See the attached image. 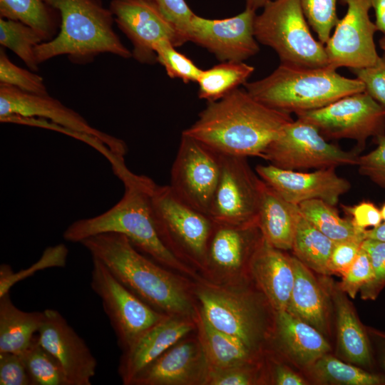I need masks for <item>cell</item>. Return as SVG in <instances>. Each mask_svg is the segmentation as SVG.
I'll use <instances>...</instances> for the list:
<instances>
[{"instance_id": "40", "label": "cell", "mask_w": 385, "mask_h": 385, "mask_svg": "<svg viewBox=\"0 0 385 385\" xmlns=\"http://www.w3.org/2000/svg\"><path fill=\"white\" fill-rule=\"evenodd\" d=\"M300 3L309 25L325 44L339 20L337 0H300Z\"/></svg>"}, {"instance_id": "12", "label": "cell", "mask_w": 385, "mask_h": 385, "mask_svg": "<svg viewBox=\"0 0 385 385\" xmlns=\"http://www.w3.org/2000/svg\"><path fill=\"white\" fill-rule=\"evenodd\" d=\"M220 174V155L182 133L169 185L192 207L208 215Z\"/></svg>"}, {"instance_id": "7", "label": "cell", "mask_w": 385, "mask_h": 385, "mask_svg": "<svg viewBox=\"0 0 385 385\" xmlns=\"http://www.w3.org/2000/svg\"><path fill=\"white\" fill-rule=\"evenodd\" d=\"M150 201L154 222L165 246L180 259L205 263L215 224L212 218L180 200L170 185L155 184Z\"/></svg>"}, {"instance_id": "3", "label": "cell", "mask_w": 385, "mask_h": 385, "mask_svg": "<svg viewBox=\"0 0 385 385\" xmlns=\"http://www.w3.org/2000/svg\"><path fill=\"white\" fill-rule=\"evenodd\" d=\"M121 199L98 215L78 220L63 232L65 240L81 242L102 233L125 235L140 252L164 266L181 272L190 270L162 241L153 216L150 195L155 183L145 175H135L123 183Z\"/></svg>"}, {"instance_id": "36", "label": "cell", "mask_w": 385, "mask_h": 385, "mask_svg": "<svg viewBox=\"0 0 385 385\" xmlns=\"http://www.w3.org/2000/svg\"><path fill=\"white\" fill-rule=\"evenodd\" d=\"M20 354L34 385H69L61 365L40 344L37 334Z\"/></svg>"}, {"instance_id": "34", "label": "cell", "mask_w": 385, "mask_h": 385, "mask_svg": "<svg viewBox=\"0 0 385 385\" xmlns=\"http://www.w3.org/2000/svg\"><path fill=\"white\" fill-rule=\"evenodd\" d=\"M44 41L43 37L31 26L1 17L0 44L16 54L31 71H37L39 65L34 48Z\"/></svg>"}, {"instance_id": "38", "label": "cell", "mask_w": 385, "mask_h": 385, "mask_svg": "<svg viewBox=\"0 0 385 385\" xmlns=\"http://www.w3.org/2000/svg\"><path fill=\"white\" fill-rule=\"evenodd\" d=\"M154 51L157 62L164 67L170 78L180 79L185 83L197 82L202 69L188 57L178 51L171 41H160L154 46Z\"/></svg>"}, {"instance_id": "44", "label": "cell", "mask_w": 385, "mask_h": 385, "mask_svg": "<svg viewBox=\"0 0 385 385\" xmlns=\"http://www.w3.org/2000/svg\"><path fill=\"white\" fill-rule=\"evenodd\" d=\"M374 140L376 148L366 154L359 155L356 165L361 175L385 189V135Z\"/></svg>"}, {"instance_id": "16", "label": "cell", "mask_w": 385, "mask_h": 385, "mask_svg": "<svg viewBox=\"0 0 385 385\" xmlns=\"http://www.w3.org/2000/svg\"><path fill=\"white\" fill-rule=\"evenodd\" d=\"M10 115L47 119L70 130L92 135L103 142L120 159L128 152L125 143L91 126L78 113L46 95L23 91L0 83V118Z\"/></svg>"}, {"instance_id": "8", "label": "cell", "mask_w": 385, "mask_h": 385, "mask_svg": "<svg viewBox=\"0 0 385 385\" xmlns=\"http://www.w3.org/2000/svg\"><path fill=\"white\" fill-rule=\"evenodd\" d=\"M356 151L330 143L313 124L300 118L288 123L261 158L284 170H303L356 165Z\"/></svg>"}, {"instance_id": "57", "label": "cell", "mask_w": 385, "mask_h": 385, "mask_svg": "<svg viewBox=\"0 0 385 385\" xmlns=\"http://www.w3.org/2000/svg\"><path fill=\"white\" fill-rule=\"evenodd\" d=\"M382 362H383L384 367L385 369V349H384L383 357H382Z\"/></svg>"}, {"instance_id": "51", "label": "cell", "mask_w": 385, "mask_h": 385, "mask_svg": "<svg viewBox=\"0 0 385 385\" xmlns=\"http://www.w3.org/2000/svg\"><path fill=\"white\" fill-rule=\"evenodd\" d=\"M275 382L279 385H304L305 381L299 375L284 366H277L275 371Z\"/></svg>"}, {"instance_id": "4", "label": "cell", "mask_w": 385, "mask_h": 385, "mask_svg": "<svg viewBox=\"0 0 385 385\" xmlns=\"http://www.w3.org/2000/svg\"><path fill=\"white\" fill-rule=\"evenodd\" d=\"M58 13L60 31L52 39L34 48L40 64L52 58L66 55L75 64L92 62L101 53L124 58L132 52L121 42L113 29L114 17L101 0H45Z\"/></svg>"}, {"instance_id": "1", "label": "cell", "mask_w": 385, "mask_h": 385, "mask_svg": "<svg viewBox=\"0 0 385 385\" xmlns=\"http://www.w3.org/2000/svg\"><path fill=\"white\" fill-rule=\"evenodd\" d=\"M293 120L291 113L272 108L238 88L208 102L197 120L182 133L220 155L261 158Z\"/></svg>"}, {"instance_id": "55", "label": "cell", "mask_w": 385, "mask_h": 385, "mask_svg": "<svg viewBox=\"0 0 385 385\" xmlns=\"http://www.w3.org/2000/svg\"><path fill=\"white\" fill-rule=\"evenodd\" d=\"M379 43L381 48L385 51V35H383V36L379 39Z\"/></svg>"}, {"instance_id": "37", "label": "cell", "mask_w": 385, "mask_h": 385, "mask_svg": "<svg viewBox=\"0 0 385 385\" xmlns=\"http://www.w3.org/2000/svg\"><path fill=\"white\" fill-rule=\"evenodd\" d=\"M1 123H16L47 128L65 133L88 144L90 146L98 150L111 163L114 173L120 171L126 167L124 160L120 159L114 155L110 148L98 138L92 135L75 131L73 130H70L54 123L47 119L36 117H26L18 115H10L1 118Z\"/></svg>"}, {"instance_id": "19", "label": "cell", "mask_w": 385, "mask_h": 385, "mask_svg": "<svg viewBox=\"0 0 385 385\" xmlns=\"http://www.w3.org/2000/svg\"><path fill=\"white\" fill-rule=\"evenodd\" d=\"M201 313L216 329L235 337L252 349L262 334L257 307L243 294L216 287L197 291Z\"/></svg>"}, {"instance_id": "22", "label": "cell", "mask_w": 385, "mask_h": 385, "mask_svg": "<svg viewBox=\"0 0 385 385\" xmlns=\"http://www.w3.org/2000/svg\"><path fill=\"white\" fill-rule=\"evenodd\" d=\"M248 264L272 307L276 311L287 310L294 282L291 257L262 237Z\"/></svg>"}, {"instance_id": "32", "label": "cell", "mask_w": 385, "mask_h": 385, "mask_svg": "<svg viewBox=\"0 0 385 385\" xmlns=\"http://www.w3.org/2000/svg\"><path fill=\"white\" fill-rule=\"evenodd\" d=\"M58 13L45 0H0L1 18L21 21L38 31L49 41L56 34L60 18Z\"/></svg>"}, {"instance_id": "27", "label": "cell", "mask_w": 385, "mask_h": 385, "mask_svg": "<svg viewBox=\"0 0 385 385\" xmlns=\"http://www.w3.org/2000/svg\"><path fill=\"white\" fill-rule=\"evenodd\" d=\"M43 319V312H25L16 307L9 292L0 297V353L22 352L38 333Z\"/></svg>"}, {"instance_id": "25", "label": "cell", "mask_w": 385, "mask_h": 385, "mask_svg": "<svg viewBox=\"0 0 385 385\" xmlns=\"http://www.w3.org/2000/svg\"><path fill=\"white\" fill-rule=\"evenodd\" d=\"M291 261L294 282L287 311L322 334L327 333V309L324 294L311 270L296 257H291Z\"/></svg>"}, {"instance_id": "48", "label": "cell", "mask_w": 385, "mask_h": 385, "mask_svg": "<svg viewBox=\"0 0 385 385\" xmlns=\"http://www.w3.org/2000/svg\"><path fill=\"white\" fill-rule=\"evenodd\" d=\"M364 238H356L335 242L328 269L329 274H337L344 276L354 262Z\"/></svg>"}, {"instance_id": "49", "label": "cell", "mask_w": 385, "mask_h": 385, "mask_svg": "<svg viewBox=\"0 0 385 385\" xmlns=\"http://www.w3.org/2000/svg\"><path fill=\"white\" fill-rule=\"evenodd\" d=\"M342 207L351 216L354 225L359 229L376 227L381 223L380 209L371 202L362 201L353 206L342 205Z\"/></svg>"}, {"instance_id": "41", "label": "cell", "mask_w": 385, "mask_h": 385, "mask_svg": "<svg viewBox=\"0 0 385 385\" xmlns=\"http://www.w3.org/2000/svg\"><path fill=\"white\" fill-rule=\"evenodd\" d=\"M0 83L10 85L31 93L48 94L43 78L14 64L3 47L0 48Z\"/></svg>"}, {"instance_id": "24", "label": "cell", "mask_w": 385, "mask_h": 385, "mask_svg": "<svg viewBox=\"0 0 385 385\" xmlns=\"http://www.w3.org/2000/svg\"><path fill=\"white\" fill-rule=\"evenodd\" d=\"M302 213L264 182L257 222L263 238L282 251L292 249L296 228Z\"/></svg>"}, {"instance_id": "53", "label": "cell", "mask_w": 385, "mask_h": 385, "mask_svg": "<svg viewBox=\"0 0 385 385\" xmlns=\"http://www.w3.org/2000/svg\"><path fill=\"white\" fill-rule=\"evenodd\" d=\"M364 239H372L385 242V222L364 232Z\"/></svg>"}, {"instance_id": "2", "label": "cell", "mask_w": 385, "mask_h": 385, "mask_svg": "<svg viewBox=\"0 0 385 385\" xmlns=\"http://www.w3.org/2000/svg\"><path fill=\"white\" fill-rule=\"evenodd\" d=\"M125 287L156 310L187 317L193 308L185 287L174 274L140 253L123 235L102 233L80 242Z\"/></svg>"}, {"instance_id": "46", "label": "cell", "mask_w": 385, "mask_h": 385, "mask_svg": "<svg viewBox=\"0 0 385 385\" xmlns=\"http://www.w3.org/2000/svg\"><path fill=\"white\" fill-rule=\"evenodd\" d=\"M350 71L363 83L365 91L385 106V51L373 66Z\"/></svg>"}, {"instance_id": "50", "label": "cell", "mask_w": 385, "mask_h": 385, "mask_svg": "<svg viewBox=\"0 0 385 385\" xmlns=\"http://www.w3.org/2000/svg\"><path fill=\"white\" fill-rule=\"evenodd\" d=\"M242 366L224 369H209L205 382L211 385H249L252 376Z\"/></svg>"}, {"instance_id": "47", "label": "cell", "mask_w": 385, "mask_h": 385, "mask_svg": "<svg viewBox=\"0 0 385 385\" xmlns=\"http://www.w3.org/2000/svg\"><path fill=\"white\" fill-rule=\"evenodd\" d=\"M0 385H34L20 354L0 353Z\"/></svg>"}, {"instance_id": "6", "label": "cell", "mask_w": 385, "mask_h": 385, "mask_svg": "<svg viewBox=\"0 0 385 385\" xmlns=\"http://www.w3.org/2000/svg\"><path fill=\"white\" fill-rule=\"evenodd\" d=\"M254 34L277 53L281 63L328 66L324 44L312 34L300 0H272L256 15Z\"/></svg>"}, {"instance_id": "17", "label": "cell", "mask_w": 385, "mask_h": 385, "mask_svg": "<svg viewBox=\"0 0 385 385\" xmlns=\"http://www.w3.org/2000/svg\"><path fill=\"white\" fill-rule=\"evenodd\" d=\"M43 312L37 333L40 344L58 361L69 385H91L97 361L85 341L57 310Z\"/></svg>"}, {"instance_id": "26", "label": "cell", "mask_w": 385, "mask_h": 385, "mask_svg": "<svg viewBox=\"0 0 385 385\" xmlns=\"http://www.w3.org/2000/svg\"><path fill=\"white\" fill-rule=\"evenodd\" d=\"M276 321L284 347L298 363L311 365L330 350L319 331L288 311H277Z\"/></svg>"}, {"instance_id": "42", "label": "cell", "mask_w": 385, "mask_h": 385, "mask_svg": "<svg viewBox=\"0 0 385 385\" xmlns=\"http://www.w3.org/2000/svg\"><path fill=\"white\" fill-rule=\"evenodd\" d=\"M361 247L367 252L373 268V279L360 290L363 299H375L385 286V242L365 239Z\"/></svg>"}, {"instance_id": "10", "label": "cell", "mask_w": 385, "mask_h": 385, "mask_svg": "<svg viewBox=\"0 0 385 385\" xmlns=\"http://www.w3.org/2000/svg\"><path fill=\"white\" fill-rule=\"evenodd\" d=\"M91 287L100 297L120 348L125 351L153 326L167 317L119 282L99 260L92 258Z\"/></svg>"}, {"instance_id": "52", "label": "cell", "mask_w": 385, "mask_h": 385, "mask_svg": "<svg viewBox=\"0 0 385 385\" xmlns=\"http://www.w3.org/2000/svg\"><path fill=\"white\" fill-rule=\"evenodd\" d=\"M371 9L374 11L375 21L378 31L385 35V0H370Z\"/></svg>"}, {"instance_id": "28", "label": "cell", "mask_w": 385, "mask_h": 385, "mask_svg": "<svg viewBox=\"0 0 385 385\" xmlns=\"http://www.w3.org/2000/svg\"><path fill=\"white\" fill-rule=\"evenodd\" d=\"M198 328L208 370L242 366L249 361L251 349L240 339L216 329L201 312Z\"/></svg>"}, {"instance_id": "15", "label": "cell", "mask_w": 385, "mask_h": 385, "mask_svg": "<svg viewBox=\"0 0 385 385\" xmlns=\"http://www.w3.org/2000/svg\"><path fill=\"white\" fill-rule=\"evenodd\" d=\"M256 11L246 9L232 17L210 19L195 14L188 32L192 41L213 53L220 61L243 62L260 47L254 34Z\"/></svg>"}, {"instance_id": "20", "label": "cell", "mask_w": 385, "mask_h": 385, "mask_svg": "<svg viewBox=\"0 0 385 385\" xmlns=\"http://www.w3.org/2000/svg\"><path fill=\"white\" fill-rule=\"evenodd\" d=\"M208 371L200 340L181 342L143 370L132 384L183 385L205 382Z\"/></svg>"}, {"instance_id": "54", "label": "cell", "mask_w": 385, "mask_h": 385, "mask_svg": "<svg viewBox=\"0 0 385 385\" xmlns=\"http://www.w3.org/2000/svg\"><path fill=\"white\" fill-rule=\"evenodd\" d=\"M272 0H245L246 9L256 11L264 8Z\"/></svg>"}, {"instance_id": "29", "label": "cell", "mask_w": 385, "mask_h": 385, "mask_svg": "<svg viewBox=\"0 0 385 385\" xmlns=\"http://www.w3.org/2000/svg\"><path fill=\"white\" fill-rule=\"evenodd\" d=\"M337 318L338 342L343 355L351 362L369 366L371 356L366 335L343 291L331 288Z\"/></svg>"}, {"instance_id": "9", "label": "cell", "mask_w": 385, "mask_h": 385, "mask_svg": "<svg viewBox=\"0 0 385 385\" xmlns=\"http://www.w3.org/2000/svg\"><path fill=\"white\" fill-rule=\"evenodd\" d=\"M296 115L315 125L326 138L355 140L357 153L365 148L368 138L385 135V106L366 91Z\"/></svg>"}, {"instance_id": "23", "label": "cell", "mask_w": 385, "mask_h": 385, "mask_svg": "<svg viewBox=\"0 0 385 385\" xmlns=\"http://www.w3.org/2000/svg\"><path fill=\"white\" fill-rule=\"evenodd\" d=\"M262 237L257 223L232 225L215 222L205 263L221 271L235 272L249 263Z\"/></svg>"}, {"instance_id": "33", "label": "cell", "mask_w": 385, "mask_h": 385, "mask_svg": "<svg viewBox=\"0 0 385 385\" xmlns=\"http://www.w3.org/2000/svg\"><path fill=\"white\" fill-rule=\"evenodd\" d=\"M299 207L302 215L334 242L364 239L365 230L356 227L351 219L341 217L334 206L323 200L305 201L300 203Z\"/></svg>"}, {"instance_id": "5", "label": "cell", "mask_w": 385, "mask_h": 385, "mask_svg": "<svg viewBox=\"0 0 385 385\" xmlns=\"http://www.w3.org/2000/svg\"><path fill=\"white\" fill-rule=\"evenodd\" d=\"M246 91L263 104L289 113L324 107L337 100L365 91L358 78H346L329 66L302 67L280 63L267 76L247 82Z\"/></svg>"}, {"instance_id": "39", "label": "cell", "mask_w": 385, "mask_h": 385, "mask_svg": "<svg viewBox=\"0 0 385 385\" xmlns=\"http://www.w3.org/2000/svg\"><path fill=\"white\" fill-rule=\"evenodd\" d=\"M68 250L63 245L49 247L45 250L42 257L26 270L14 272L11 266L2 264L0 266V297L9 292L18 282L34 274L36 271L48 267H63L66 264Z\"/></svg>"}, {"instance_id": "35", "label": "cell", "mask_w": 385, "mask_h": 385, "mask_svg": "<svg viewBox=\"0 0 385 385\" xmlns=\"http://www.w3.org/2000/svg\"><path fill=\"white\" fill-rule=\"evenodd\" d=\"M312 366L316 378L324 383L344 385H379L385 380L379 375L365 371L339 359L324 354Z\"/></svg>"}, {"instance_id": "45", "label": "cell", "mask_w": 385, "mask_h": 385, "mask_svg": "<svg viewBox=\"0 0 385 385\" xmlns=\"http://www.w3.org/2000/svg\"><path fill=\"white\" fill-rule=\"evenodd\" d=\"M174 26L183 41L188 42L187 32L195 14L185 0H146Z\"/></svg>"}, {"instance_id": "14", "label": "cell", "mask_w": 385, "mask_h": 385, "mask_svg": "<svg viewBox=\"0 0 385 385\" xmlns=\"http://www.w3.org/2000/svg\"><path fill=\"white\" fill-rule=\"evenodd\" d=\"M109 9L133 45L132 56L141 63H157L154 46L160 41L175 47L185 43L174 26L146 0H112Z\"/></svg>"}, {"instance_id": "18", "label": "cell", "mask_w": 385, "mask_h": 385, "mask_svg": "<svg viewBox=\"0 0 385 385\" xmlns=\"http://www.w3.org/2000/svg\"><path fill=\"white\" fill-rule=\"evenodd\" d=\"M255 171L281 197L297 205L311 200H321L335 207L341 196L351 188L349 181L339 176L334 167L306 173L268 164L258 165Z\"/></svg>"}, {"instance_id": "13", "label": "cell", "mask_w": 385, "mask_h": 385, "mask_svg": "<svg viewBox=\"0 0 385 385\" xmlns=\"http://www.w3.org/2000/svg\"><path fill=\"white\" fill-rule=\"evenodd\" d=\"M340 1L347 9L324 44L328 66L352 70L373 66L379 55L374 39L378 30L369 16L370 0Z\"/></svg>"}, {"instance_id": "56", "label": "cell", "mask_w": 385, "mask_h": 385, "mask_svg": "<svg viewBox=\"0 0 385 385\" xmlns=\"http://www.w3.org/2000/svg\"><path fill=\"white\" fill-rule=\"evenodd\" d=\"M382 220H384V222H385V203L382 205L381 208L380 209Z\"/></svg>"}, {"instance_id": "11", "label": "cell", "mask_w": 385, "mask_h": 385, "mask_svg": "<svg viewBox=\"0 0 385 385\" xmlns=\"http://www.w3.org/2000/svg\"><path fill=\"white\" fill-rule=\"evenodd\" d=\"M263 185L247 158L220 155V174L208 215L221 224L257 223Z\"/></svg>"}, {"instance_id": "30", "label": "cell", "mask_w": 385, "mask_h": 385, "mask_svg": "<svg viewBox=\"0 0 385 385\" xmlns=\"http://www.w3.org/2000/svg\"><path fill=\"white\" fill-rule=\"evenodd\" d=\"M255 68L243 62L221 61L208 69L202 70L197 81L198 97L213 102L218 101L241 85H245Z\"/></svg>"}, {"instance_id": "21", "label": "cell", "mask_w": 385, "mask_h": 385, "mask_svg": "<svg viewBox=\"0 0 385 385\" xmlns=\"http://www.w3.org/2000/svg\"><path fill=\"white\" fill-rule=\"evenodd\" d=\"M194 327L185 317L168 315L142 334L123 351L118 374L124 384H132L135 377L164 352L177 344Z\"/></svg>"}, {"instance_id": "43", "label": "cell", "mask_w": 385, "mask_h": 385, "mask_svg": "<svg viewBox=\"0 0 385 385\" xmlns=\"http://www.w3.org/2000/svg\"><path fill=\"white\" fill-rule=\"evenodd\" d=\"M340 289L351 298L374 277V272L370 258L367 252L361 247L354 262L342 276Z\"/></svg>"}, {"instance_id": "31", "label": "cell", "mask_w": 385, "mask_h": 385, "mask_svg": "<svg viewBox=\"0 0 385 385\" xmlns=\"http://www.w3.org/2000/svg\"><path fill=\"white\" fill-rule=\"evenodd\" d=\"M334 243L301 215L292 250L306 267L317 273L329 274L328 265Z\"/></svg>"}]
</instances>
